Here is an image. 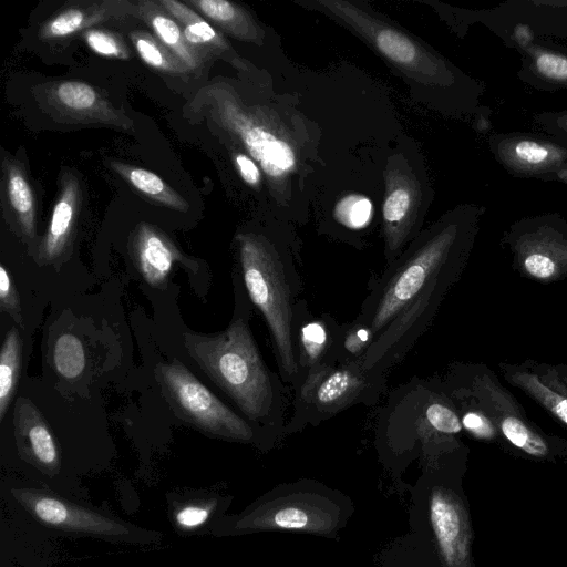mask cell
<instances>
[{
	"instance_id": "23",
	"label": "cell",
	"mask_w": 567,
	"mask_h": 567,
	"mask_svg": "<svg viewBox=\"0 0 567 567\" xmlns=\"http://www.w3.org/2000/svg\"><path fill=\"white\" fill-rule=\"evenodd\" d=\"M498 150L507 166L529 173L556 168L567 158L566 150L547 142L528 138L505 141Z\"/></svg>"
},
{
	"instance_id": "15",
	"label": "cell",
	"mask_w": 567,
	"mask_h": 567,
	"mask_svg": "<svg viewBox=\"0 0 567 567\" xmlns=\"http://www.w3.org/2000/svg\"><path fill=\"white\" fill-rule=\"evenodd\" d=\"M341 324L329 313L311 312L306 299L298 300L291 322V341L298 367L297 384L311 369L334 363Z\"/></svg>"
},
{
	"instance_id": "33",
	"label": "cell",
	"mask_w": 567,
	"mask_h": 567,
	"mask_svg": "<svg viewBox=\"0 0 567 567\" xmlns=\"http://www.w3.org/2000/svg\"><path fill=\"white\" fill-rule=\"evenodd\" d=\"M516 381L539 400L550 412H553L559 420L567 424V398L554 392L543 383H540L535 375L526 373L516 375Z\"/></svg>"
},
{
	"instance_id": "34",
	"label": "cell",
	"mask_w": 567,
	"mask_h": 567,
	"mask_svg": "<svg viewBox=\"0 0 567 567\" xmlns=\"http://www.w3.org/2000/svg\"><path fill=\"white\" fill-rule=\"evenodd\" d=\"M525 270L535 278H551L558 270L556 258L550 249L535 248L523 259Z\"/></svg>"
},
{
	"instance_id": "4",
	"label": "cell",
	"mask_w": 567,
	"mask_h": 567,
	"mask_svg": "<svg viewBox=\"0 0 567 567\" xmlns=\"http://www.w3.org/2000/svg\"><path fill=\"white\" fill-rule=\"evenodd\" d=\"M442 456L423 465L412 489L410 530L382 550L381 567H473L468 514Z\"/></svg>"
},
{
	"instance_id": "7",
	"label": "cell",
	"mask_w": 567,
	"mask_h": 567,
	"mask_svg": "<svg viewBox=\"0 0 567 567\" xmlns=\"http://www.w3.org/2000/svg\"><path fill=\"white\" fill-rule=\"evenodd\" d=\"M193 109L239 144L269 182L285 181L296 173L295 145L261 107L248 104L228 82L219 80L203 86Z\"/></svg>"
},
{
	"instance_id": "13",
	"label": "cell",
	"mask_w": 567,
	"mask_h": 567,
	"mask_svg": "<svg viewBox=\"0 0 567 567\" xmlns=\"http://www.w3.org/2000/svg\"><path fill=\"white\" fill-rule=\"evenodd\" d=\"M382 228L386 264L422 231L425 208L421 179L403 159H390L385 171Z\"/></svg>"
},
{
	"instance_id": "38",
	"label": "cell",
	"mask_w": 567,
	"mask_h": 567,
	"mask_svg": "<svg viewBox=\"0 0 567 567\" xmlns=\"http://www.w3.org/2000/svg\"><path fill=\"white\" fill-rule=\"evenodd\" d=\"M462 425L475 436L487 439L494 433L492 424L482 414L473 411L466 412L461 419Z\"/></svg>"
},
{
	"instance_id": "3",
	"label": "cell",
	"mask_w": 567,
	"mask_h": 567,
	"mask_svg": "<svg viewBox=\"0 0 567 567\" xmlns=\"http://www.w3.org/2000/svg\"><path fill=\"white\" fill-rule=\"evenodd\" d=\"M241 285L268 328L282 381L298 382L291 341L293 311L302 291L298 247L285 230H246L236 236Z\"/></svg>"
},
{
	"instance_id": "24",
	"label": "cell",
	"mask_w": 567,
	"mask_h": 567,
	"mask_svg": "<svg viewBox=\"0 0 567 567\" xmlns=\"http://www.w3.org/2000/svg\"><path fill=\"white\" fill-rule=\"evenodd\" d=\"M111 167L132 188L154 203L177 212H186L188 203L155 173L123 162H111Z\"/></svg>"
},
{
	"instance_id": "37",
	"label": "cell",
	"mask_w": 567,
	"mask_h": 567,
	"mask_svg": "<svg viewBox=\"0 0 567 567\" xmlns=\"http://www.w3.org/2000/svg\"><path fill=\"white\" fill-rule=\"evenodd\" d=\"M231 159L240 178L250 187L259 188L262 172L258 163L241 151H233Z\"/></svg>"
},
{
	"instance_id": "36",
	"label": "cell",
	"mask_w": 567,
	"mask_h": 567,
	"mask_svg": "<svg viewBox=\"0 0 567 567\" xmlns=\"http://www.w3.org/2000/svg\"><path fill=\"white\" fill-rule=\"evenodd\" d=\"M537 71L546 79L567 83V58L540 51L535 55Z\"/></svg>"
},
{
	"instance_id": "8",
	"label": "cell",
	"mask_w": 567,
	"mask_h": 567,
	"mask_svg": "<svg viewBox=\"0 0 567 567\" xmlns=\"http://www.w3.org/2000/svg\"><path fill=\"white\" fill-rule=\"evenodd\" d=\"M305 7L320 11L363 40L406 79L423 86L445 85L449 70L443 60L401 27L390 22L363 2L313 0Z\"/></svg>"
},
{
	"instance_id": "39",
	"label": "cell",
	"mask_w": 567,
	"mask_h": 567,
	"mask_svg": "<svg viewBox=\"0 0 567 567\" xmlns=\"http://www.w3.org/2000/svg\"><path fill=\"white\" fill-rule=\"evenodd\" d=\"M558 128L567 133V114L560 116L556 121Z\"/></svg>"
},
{
	"instance_id": "11",
	"label": "cell",
	"mask_w": 567,
	"mask_h": 567,
	"mask_svg": "<svg viewBox=\"0 0 567 567\" xmlns=\"http://www.w3.org/2000/svg\"><path fill=\"white\" fill-rule=\"evenodd\" d=\"M18 503L38 522L64 532L90 535L107 540L151 543L152 534L113 517L91 511L59 496L33 488L12 492Z\"/></svg>"
},
{
	"instance_id": "14",
	"label": "cell",
	"mask_w": 567,
	"mask_h": 567,
	"mask_svg": "<svg viewBox=\"0 0 567 567\" xmlns=\"http://www.w3.org/2000/svg\"><path fill=\"white\" fill-rule=\"evenodd\" d=\"M82 204L83 189L79 177L64 169L48 228L34 250V260L39 265H58L69 258Z\"/></svg>"
},
{
	"instance_id": "25",
	"label": "cell",
	"mask_w": 567,
	"mask_h": 567,
	"mask_svg": "<svg viewBox=\"0 0 567 567\" xmlns=\"http://www.w3.org/2000/svg\"><path fill=\"white\" fill-rule=\"evenodd\" d=\"M22 346L19 332L11 328L0 352V420L2 421L14 395L21 371Z\"/></svg>"
},
{
	"instance_id": "18",
	"label": "cell",
	"mask_w": 567,
	"mask_h": 567,
	"mask_svg": "<svg viewBox=\"0 0 567 567\" xmlns=\"http://www.w3.org/2000/svg\"><path fill=\"white\" fill-rule=\"evenodd\" d=\"M128 247L140 275L153 287H161L166 282L175 264L190 266L192 260L182 254L174 241L148 223H140L134 228Z\"/></svg>"
},
{
	"instance_id": "12",
	"label": "cell",
	"mask_w": 567,
	"mask_h": 567,
	"mask_svg": "<svg viewBox=\"0 0 567 567\" xmlns=\"http://www.w3.org/2000/svg\"><path fill=\"white\" fill-rule=\"evenodd\" d=\"M40 109L68 125H95L132 131L133 120L97 87L82 81L45 82L33 89Z\"/></svg>"
},
{
	"instance_id": "30",
	"label": "cell",
	"mask_w": 567,
	"mask_h": 567,
	"mask_svg": "<svg viewBox=\"0 0 567 567\" xmlns=\"http://www.w3.org/2000/svg\"><path fill=\"white\" fill-rule=\"evenodd\" d=\"M217 506L215 499L189 501L175 509L174 524L181 532H196L213 518Z\"/></svg>"
},
{
	"instance_id": "31",
	"label": "cell",
	"mask_w": 567,
	"mask_h": 567,
	"mask_svg": "<svg viewBox=\"0 0 567 567\" xmlns=\"http://www.w3.org/2000/svg\"><path fill=\"white\" fill-rule=\"evenodd\" d=\"M81 35L86 45L99 55L118 60H127L131 56L123 39L110 30L92 28L83 31Z\"/></svg>"
},
{
	"instance_id": "21",
	"label": "cell",
	"mask_w": 567,
	"mask_h": 567,
	"mask_svg": "<svg viewBox=\"0 0 567 567\" xmlns=\"http://www.w3.org/2000/svg\"><path fill=\"white\" fill-rule=\"evenodd\" d=\"M187 3L224 33L258 45L264 42V29L241 6L227 0H188Z\"/></svg>"
},
{
	"instance_id": "20",
	"label": "cell",
	"mask_w": 567,
	"mask_h": 567,
	"mask_svg": "<svg viewBox=\"0 0 567 567\" xmlns=\"http://www.w3.org/2000/svg\"><path fill=\"white\" fill-rule=\"evenodd\" d=\"M157 2L181 25L187 44L203 58H223L237 68L244 66L225 37L192 7L176 0Z\"/></svg>"
},
{
	"instance_id": "35",
	"label": "cell",
	"mask_w": 567,
	"mask_h": 567,
	"mask_svg": "<svg viewBox=\"0 0 567 567\" xmlns=\"http://www.w3.org/2000/svg\"><path fill=\"white\" fill-rule=\"evenodd\" d=\"M0 307L18 324H23L20 297L12 277L4 265L0 267Z\"/></svg>"
},
{
	"instance_id": "22",
	"label": "cell",
	"mask_w": 567,
	"mask_h": 567,
	"mask_svg": "<svg viewBox=\"0 0 567 567\" xmlns=\"http://www.w3.org/2000/svg\"><path fill=\"white\" fill-rule=\"evenodd\" d=\"M137 16L153 31V35L192 71L199 69L206 61L186 42L182 28L157 2V0L136 1Z\"/></svg>"
},
{
	"instance_id": "26",
	"label": "cell",
	"mask_w": 567,
	"mask_h": 567,
	"mask_svg": "<svg viewBox=\"0 0 567 567\" xmlns=\"http://www.w3.org/2000/svg\"><path fill=\"white\" fill-rule=\"evenodd\" d=\"M130 39L141 60L153 70L171 75H185L192 70L153 34L144 30L130 33Z\"/></svg>"
},
{
	"instance_id": "19",
	"label": "cell",
	"mask_w": 567,
	"mask_h": 567,
	"mask_svg": "<svg viewBox=\"0 0 567 567\" xmlns=\"http://www.w3.org/2000/svg\"><path fill=\"white\" fill-rule=\"evenodd\" d=\"M3 216L11 230L25 244L35 238L37 197L22 163L10 155L1 164Z\"/></svg>"
},
{
	"instance_id": "28",
	"label": "cell",
	"mask_w": 567,
	"mask_h": 567,
	"mask_svg": "<svg viewBox=\"0 0 567 567\" xmlns=\"http://www.w3.org/2000/svg\"><path fill=\"white\" fill-rule=\"evenodd\" d=\"M55 371L68 380L79 378L85 368V353L81 340L72 333H62L53 347Z\"/></svg>"
},
{
	"instance_id": "29",
	"label": "cell",
	"mask_w": 567,
	"mask_h": 567,
	"mask_svg": "<svg viewBox=\"0 0 567 567\" xmlns=\"http://www.w3.org/2000/svg\"><path fill=\"white\" fill-rule=\"evenodd\" d=\"M504 436L516 447L533 456H545L547 444L542 437L528 429L519 419L507 416L501 423Z\"/></svg>"
},
{
	"instance_id": "2",
	"label": "cell",
	"mask_w": 567,
	"mask_h": 567,
	"mask_svg": "<svg viewBox=\"0 0 567 567\" xmlns=\"http://www.w3.org/2000/svg\"><path fill=\"white\" fill-rule=\"evenodd\" d=\"M250 300L215 336L185 333L188 354L237 405L252 426L259 449L268 451L286 436L288 385L271 371L249 327Z\"/></svg>"
},
{
	"instance_id": "17",
	"label": "cell",
	"mask_w": 567,
	"mask_h": 567,
	"mask_svg": "<svg viewBox=\"0 0 567 567\" xmlns=\"http://www.w3.org/2000/svg\"><path fill=\"white\" fill-rule=\"evenodd\" d=\"M13 426L21 457L48 475L58 473L61 467L59 447L45 419L29 399L17 400Z\"/></svg>"
},
{
	"instance_id": "32",
	"label": "cell",
	"mask_w": 567,
	"mask_h": 567,
	"mask_svg": "<svg viewBox=\"0 0 567 567\" xmlns=\"http://www.w3.org/2000/svg\"><path fill=\"white\" fill-rule=\"evenodd\" d=\"M372 214L371 202L362 195H347L336 206V218L351 229L364 227Z\"/></svg>"
},
{
	"instance_id": "1",
	"label": "cell",
	"mask_w": 567,
	"mask_h": 567,
	"mask_svg": "<svg viewBox=\"0 0 567 567\" xmlns=\"http://www.w3.org/2000/svg\"><path fill=\"white\" fill-rule=\"evenodd\" d=\"M458 224L422 230L378 277L355 320L373 333L362 368L386 375L431 323L455 269Z\"/></svg>"
},
{
	"instance_id": "5",
	"label": "cell",
	"mask_w": 567,
	"mask_h": 567,
	"mask_svg": "<svg viewBox=\"0 0 567 567\" xmlns=\"http://www.w3.org/2000/svg\"><path fill=\"white\" fill-rule=\"evenodd\" d=\"M461 419L434 379L413 377L393 389L375 420L374 445L380 462L401 472L442 454L447 436L460 433Z\"/></svg>"
},
{
	"instance_id": "16",
	"label": "cell",
	"mask_w": 567,
	"mask_h": 567,
	"mask_svg": "<svg viewBox=\"0 0 567 567\" xmlns=\"http://www.w3.org/2000/svg\"><path fill=\"white\" fill-rule=\"evenodd\" d=\"M138 18L137 7L127 0H90L70 3L45 21L39 35L43 40H61L96 25Z\"/></svg>"
},
{
	"instance_id": "9",
	"label": "cell",
	"mask_w": 567,
	"mask_h": 567,
	"mask_svg": "<svg viewBox=\"0 0 567 567\" xmlns=\"http://www.w3.org/2000/svg\"><path fill=\"white\" fill-rule=\"evenodd\" d=\"M386 390V375L361 364L327 363L308 371L293 388L286 436L322 422L355 405L372 406Z\"/></svg>"
},
{
	"instance_id": "6",
	"label": "cell",
	"mask_w": 567,
	"mask_h": 567,
	"mask_svg": "<svg viewBox=\"0 0 567 567\" xmlns=\"http://www.w3.org/2000/svg\"><path fill=\"white\" fill-rule=\"evenodd\" d=\"M353 504L315 480L276 486L229 523V534L298 532L333 537L351 517Z\"/></svg>"
},
{
	"instance_id": "27",
	"label": "cell",
	"mask_w": 567,
	"mask_h": 567,
	"mask_svg": "<svg viewBox=\"0 0 567 567\" xmlns=\"http://www.w3.org/2000/svg\"><path fill=\"white\" fill-rule=\"evenodd\" d=\"M372 342L373 333L367 326L355 319L342 323L334 352V363L362 364Z\"/></svg>"
},
{
	"instance_id": "10",
	"label": "cell",
	"mask_w": 567,
	"mask_h": 567,
	"mask_svg": "<svg viewBox=\"0 0 567 567\" xmlns=\"http://www.w3.org/2000/svg\"><path fill=\"white\" fill-rule=\"evenodd\" d=\"M155 375L164 398L181 420L208 435L259 447L252 426L181 362L157 364Z\"/></svg>"
}]
</instances>
